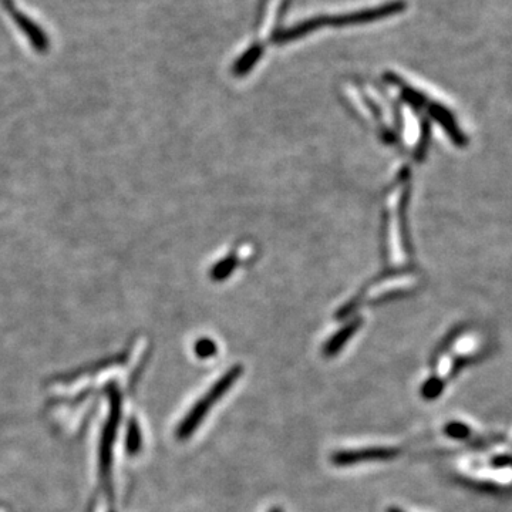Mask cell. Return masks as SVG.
<instances>
[{"label": "cell", "instance_id": "1", "mask_svg": "<svg viewBox=\"0 0 512 512\" xmlns=\"http://www.w3.org/2000/svg\"><path fill=\"white\" fill-rule=\"evenodd\" d=\"M242 373H244V367L241 365L231 367L217 383L212 384L207 394L198 400L197 404L190 410V413L181 421L180 427L177 430L178 439L185 440L194 434V431L201 426L202 420L211 412L212 406L220 402L221 397L231 390V387L242 376Z\"/></svg>", "mask_w": 512, "mask_h": 512}, {"label": "cell", "instance_id": "2", "mask_svg": "<svg viewBox=\"0 0 512 512\" xmlns=\"http://www.w3.org/2000/svg\"><path fill=\"white\" fill-rule=\"evenodd\" d=\"M406 8L403 2L386 3V5L375 6V8L357 10V12L345 13L342 16H316L318 28H332V26H353L365 25L389 16L397 15Z\"/></svg>", "mask_w": 512, "mask_h": 512}, {"label": "cell", "instance_id": "3", "mask_svg": "<svg viewBox=\"0 0 512 512\" xmlns=\"http://www.w3.org/2000/svg\"><path fill=\"white\" fill-rule=\"evenodd\" d=\"M400 450L393 447H367L356 450L336 451L332 463L338 467H349L353 464L369 463V461H387L399 457Z\"/></svg>", "mask_w": 512, "mask_h": 512}, {"label": "cell", "instance_id": "4", "mask_svg": "<svg viewBox=\"0 0 512 512\" xmlns=\"http://www.w3.org/2000/svg\"><path fill=\"white\" fill-rule=\"evenodd\" d=\"M288 0H268L265 5L264 15L261 19V36L269 37L274 32L278 20L284 13Z\"/></svg>", "mask_w": 512, "mask_h": 512}, {"label": "cell", "instance_id": "5", "mask_svg": "<svg viewBox=\"0 0 512 512\" xmlns=\"http://www.w3.org/2000/svg\"><path fill=\"white\" fill-rule=\"evenodd\" d=\"M357 326H359V323L353 322L336 333V335L329 340L328 345L325 346V355L328 357L338 355L339 350L355 335Z\"/></svg>", "mask_w": 512, "mask_h": 512}, {"label": "cell", "instance_id": "6", "mask_svg": "<svg viewBox=\"0 0 512 512\" xmlns=\"http://www.w3.org/2000/svg\"><path fill=\"white\" fill-rule=\"evenodd\" d=\"M443 433L446 434L447 437H450V439L466 441L470 440L476 431L471 429V427L466 423H461V421H451V423H448L447 426L444 427Z\"/></svg>", "mask_w": 512, "mask_h": 512}, {"label": "cell", "instance_id": "7", "mask_svg": "<svg viewBox=\"0 0 512 512\" xmlns=\"http://www.w3.org/2000/svg\"><path fill=\"white\" fill-rule=\"evenodd\" d=\"M262 55V47L254 46L245 53L244 57L237 63L235 66V73L237 74H245L248 70H251V67L254 66L256 62H258L259 57Z\"/></svg>", "mask_w": 512, "mask_h": 512}, {"label": "cell", "instance_id": "8", "mask_svg": "<svg viewBox=\"0 0 512 512\" xmlns=\"http://www.w3.org/2000/svg\"><path fill=\"white\" fill-rule=\"evenodd\" d=\"M217 350V345H215L211 339H201L200 342L197 343V346H195V352H197V355L202 357V359L214 356Z\"/></svg>", "mask_w": 512, "mask_h": 512}, {"label": "cell", "instance_id": "9", "mask_svg": "<svg viewBox=\"0 0 512 512\" xmlns=\"http://www.w3.org/2000/svg\"><path fill=\"white\" fill-rule=\"evenodd\" d=\"M138 439H140V433H138V430H131L130 440H128V448H130L131 453L138 450V447H140V440Z\"/></svg>", "mask_w": 512, "mask_h": 512}, {"label": "cell", "instance_id": "10", "mask_svg": "<svg viewBox=\"0 0 512 512\" xmlns=\"http://www.w3.org/2000/svg\"><path fill=\"white\" fill-rule=\"evenodd\" d=\"M387 512H404V511H403V510H400V508H394V507H392V508H389V511H387Z\"/></svg>", "mask_w": 512, "mask_h": 512}, {"label": "cell", "instance_id": "11", "mask_svg": "<svg viewBox=\"0 0 512 512\" xmlns=\"http://www.w3.org/2000/svg\"><path fill=\"white\" fill-rule=\"evenodd\" d=\"M269 512H282V511H281V508H272V510Z\"/></svg>", "mask_w": 512, "mask_h": 512}]
</instances>
